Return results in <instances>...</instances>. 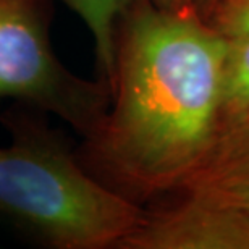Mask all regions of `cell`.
<instances>
[{"mask_svg": "<svg viewBox=\"0 0 249 249\" xmlns=\"http://www.w3.org/2000/svg\"><path fill=\"white\" fill-rule=\"evenodd\" d=\"M225 39L194 8L133 0L120 23L110 106L78 159L141 206L180 191L222 129Z\"/></svg>", "mask_w": 249, "mask_h": 249, "instance_id": "1", "label": "cell"}, {"mask_svg": "<svg viewBox=\"0 0 249 249\" xmlns=\"http://www.w3.org/2000/svg\"><path fill=\"white\" fill-rule=\"evenodd\" d=\"M0 147V213L55 249H106L141 223L144 209L97 180L51 129L12 123Z\"/></svg>", "mask_w": 249, "mask_h": 249, "instance_id": "2", "label": "cell"}, {"mask_svg": "<svg viewBox=\"0 0 249 249\" xmlns=\"http://www.w3.org/2000/svg\"><path fill=\"white\" fill-rule=\"evenodd\" d=\"M8 99L57 115L84 138L110 106L106 83L78 76L57 57L46 0H0V104Z\"/></svg>", "mask_w": 249, "mask_h": 249, "instance_id": "3", "label": "cell"}, {"mask_svg": "<svg viewBox=\"0 0 249 249\" xmlns=\"http://www.w3.org/2000/svg\"><path fill=\"white\" fill-rule=\"evenodd\" d=\"M118 249H249V215L185 196L172 207L144 212Z\"/></svg>", "mask_w": 249, "mask_h": 249, "instance_id": "4", "label": "cell"}, {"mask_svg": "<svg viewBox=\"0 0 249 249\" xmlns=\"http://www.w3.org/2000/svg\"><path fill=\"white\" fill-rule=\"evenodd\" d=\"M180 191L249 215V112L223 124Z\"/></svg>", "mask_w": 249, "mask_h": 249, "instance_id": "5", "label": "cell"}, {"mask_svg": "<svg viewBox=\"0 0 249 249\" xmlns=\"http://www.w3.org/2000/svg\"><path fill=\"white\" fill-rule=\"evenodd\" d=\"M63 2L86 23L94 39L101 81L106 83L110 91L115 74L118 29L133 0H63Z\"/></svg>", "mask_w": 249, "mask_h": 249, "instance_id": "6", "label": "cell"}, {"mask_svg": "<svg viewBox=\"0 0 249 249\" xmlns=\"http://www.w3.org/2000/svg\"><path fill=\"white\" fill-rule=\"evenodd\" d=\"M249 112V36L225 39L222 126Z\"/></svg>", "mask_w": 249, "mask_h": 249, "instance_id": "7", "label": "cell"}, {"mask_svg": "<svg viewBox=\"0 0 249 249\" xmlns=\"http://www.w3.org/2000/svg\"><path fill=\"white\" fill-rule=\"evenodd\" d=\"M197 17L223 39L249 36V0H193Z\"/></svg>", "mask_w": 249, "mask_h": 249, "instance_id": "8", "label": "cell"}, {"mask_svg": "<svg viewBox=\"0 0 249 249\" xmlns=\"http://www.w3.org/2000/svg\"><path fill=\"white\" fill-rule=\"evenodd\" d=\"M154 5H157L159 8L165 10H186L194 8L193 0H151Z\"/></svg>", "mask_w": 249, "mask_h": 249, "instance_id": "9", "label": "cell"}]
</instances>
